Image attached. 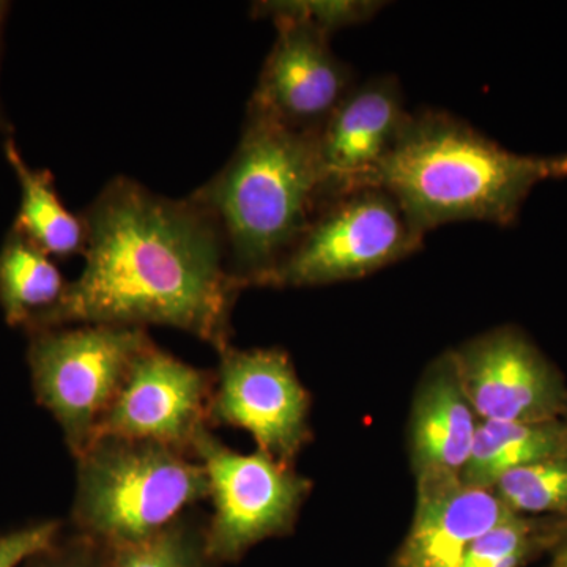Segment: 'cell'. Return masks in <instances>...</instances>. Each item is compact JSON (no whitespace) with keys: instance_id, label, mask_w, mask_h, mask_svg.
Segmentation results:
<instances>
[{"instance_id":"1","label":"cell","mask_w":567,"mask_h":567,"mask_svg":"<svg viewBox=\"0 0 567 567\" xmlns=\"http://www.w3.org/2000/svg\"><path fill=\"white\" fill-rule=\"evenodd\" d=\"M85 265L29 334L71 324L169 327L230 344L241 282L218 223L196 197L171 199L117 177L81 215Z\"/></svg>"},{"instance_id":"2","label":"cell","mask_w":567,"mask_h":567,"mask_svg":"<svg viewBox=\"0 0 567 567\" xmlns=\"http://www.w3.org/2000/svg\"><path fill=\"white\" fill-rule=\"evenodd\" d=\"M567 177L565 155H520L445 111L424 110L402 126L369 178L401 205L417 234L450 223L509 227L536 185Z\"/></svg>"},{"instance_id":"3","label":"cell","mask_w":567,"mask_h":567,"mask_svg":"<svg viewBox=\"0 0 567 567\" xmlns=\"http://www.w3.org/2000/svg\"><path fill=\"white\" fill-rule=\"evenodd\" d=\"M193 196L218 223L241 286H271L323 207L316 134L248 112L234 155Z\"/></svg>"},{"instance_id":"4","label":"cell","mask_w":567,"mask_h":567,"mask_svg":"<svg viewBox=\"0 0 567 567\" xmlns=\"http://www.w3.org/2000/svg\"><path fill=\"white\" fill-rule=\"evenodd\" d=\"M74 461L71 524L107 550L155 536L208 499L199 461L163 443L96 436Z\"/></svg>"},{"instance_id":"5","label":"cell","mask_w":567,"mask_h":567,"mask_svg":"<svg viewBox=\"0 0 567 567\" xmlns=\"http://www.w3.org/2000/svg\"><path fill=\"white\" fill-rule=\"evenodd\" d=\"M145 328L71 324L31 333L28 363L37 401L78 457L122 390L137 354L152 344Z\"/></svg>"},{"instance_id":"6","label":"cell","mask_w":567,"mask_h":567,"mask_svg":"<svg viewBox=\"0 0 567 567\" xmlns=\"http://www.w3.org/2000/svg\"><path fill=\"white\" fill-rule=\"evenodd\" d=\"M423 240L390 193L364 186L320 208L279 265L271 286H324L363 278L416 252Z\"/></svg>"},{"instance_id":"7","label":"cell","mask_w":567,"mask_h":567,"mask_svg":"<svg viewBox=\"0 0 567 567\" xmlns=\"http://www.w3.org/2000/svg\"><path fill=\"white\" fill-rule=\"evenodd\" d=\"M193 456L208 480L207 546L218 565L238 561L260 540L292 528L311 483L290 464L264 451L237 453L210 427L197 435Z\"/></svg>"},{"instance_id":"8","label":"cell","mask_w":567,"mask_h":567,"mask_svg":"<svg viewBox=\"0 0 567 567\" xmlns=\"http://www.w3.org/2000/svg\"><path fill=\"white\" fill-rule=\"evenodd\" d=\"M215 388L208 410L210 425L244 429L259 451L276 461H290L306 445L309 395L289 354L279 349L219 350Z\"/></svg>"},{"instance_id":"9","label":"cell","mask_w":567,"mask_h":567,"mask_svg":"<svg viewBox=\"0 0 567 567\" xmlns=\"http://www.w3.org/2000/svg\"><path fill=\"white\" fill-rule=\"evenodd\" d=\"M213 388L215 371L185 363L152 342L137 354L93 440L106 435L151 440L193 456L197 435L212 429Z\"/></svg>"},{"instance_id":"10","label":"cell","mask_w":567,"mask_h":567,"mask_svg":"<svg viewBox=\"0 0 567 567\" xmlns=\"http://www.w3.org/2000/svg\"><path fill=\"white\" fill-rule=\"evenodd\" d=\"M462 390L483 421L547 423L561 420L567 391L561 375L516 328H498L454 353Z\"/></svg>"},{"instance_id":"11","label":"cell","mask_w":567,"mask_h":567,"mask_svg":"<svg viewBox=\"0 0 567 567\" xmlns=\"http://www.w3.org/2000/svg\"><path fill=\"white\" fill-rule=\"evenodd\" d=\"M276 40L249 100L248 112L300 133L317 134L354 87L330 37L295 21H274Z\"/></svg>"},{"instance_id":"12","label":"cell","mask_w":567,"mask_h":567,"mask_svg":"<svg viewBox=\"0 0 567 567\" xmlns=\"http://www.w3.org/2000/svg\"><path fill=\"white\" fill-rule=\"evenodd\" d=\"M401 85L380 76L354 85L316 134L323 205L368 186L409 117Z\"/></svg>"},{"instance_id":"13","label":"cell","mask_w":567,"mask_h":567,"mask_svg":"<svg viewBox=\"0 0 567 567\" xmlns=\"http://www.w3.org/2000/svg\"><path fill=\"white\" fill-rule=\"evenodd\" d=\"M417 491L401 567L456 566L476 539L516 516L494 492L466 486L458 476L424 477Z\"/></svg>"},{"instance_id":"14","label":"cell","mask_w":567,"mask_h":567,"mask_svg":"<svg viewBox=\"0 0 567 567\" xmlns=\"http://www.w3.org/2000/svg\"><path fill=\"white\" fill-rule=\"evenodd\" d=\"M473 413L450 354L435 365L417 395L412 423L417 480L461 476L477 427Z\"/></svg>"},{"instance_id":"15","label":"cell","mask_w":567,"mask_h":567,"mask_svg":"<svg viewBox=\"0 0 567 567\" xmlns=\"http://www.w3.org/2000/svg\"><path fill=\"white\" fill-rule=\"evenodd\" d=\"M567 456L565 421L547 423H477L472 453L461 472L466 486L492 491L513 470Z\"/></svg>"},{"instance_id":"16","label":"cell","mask_w":567,"mask_h":567,"mask_svg":"<svg viewBox=\"0 0 567 567\" xmlns=\"http://www.w3.org/2000/svg\"><path fill=\"white\" fill-rule=\"evenodd\" d=\"M3 152L21 188L20 210L13 229L48 256L84 254V221L63 205L50 171L29 166L11 137L3 142Z\"/></svg>"},{"instance_id":"17","label":"cell","mask_w":567,"mask_h":567,"mask_svg":"<svg viewBox=\"0 0 567 567\" xmlns=\"http://www.w3.org/2000/svg\"><path fill=\"white\" fill-rule=\"evenodd\" d=\"M66 286L52 257L11 227L0 249V308L6 322L31 330L59 305Z\"/></svg>"},{"instance_id":"18","label":"cell","mask_w":567,"mask_h":567,"mask_svg":"<svg viewBox=\"0 0 567 567\" xmlns=\"http://www.w3.org/2000/svg\"><path fill=\"white\" fill-rule=\"evenodd\" d=\"M200 513L194 507L155 536L134 546L110 550L111 567L218 566L208 554V516Z\"/></svg>"},{"instance_id":"19","label":"cell","mask_w":567,"mask_h":567,"mask_svg":"<svg viewBox=\"0 0 567 567\" xmlns=\"http://www.w3.org/2000/svg\"><path fill=\"white\" fill-rule=\"evenodd\" d=\"M492 492L516 516L554 513L567 517V456L513 470L499 477Z\"/></svg>"},{"instance_id":"20","label":"cell","mask_w":567,"mask_h":567,"mask_svg":"<svg viewBox=\"0 0 567 567\" xmlns=\"http://www.w3.org/2000/svg\"><path fill=\"white\" fill-rule=\"evenodd\" d=\"M377 0H267L252 6L254 18L295 21L330 37L368 22L383 9Z\"/></svg>"},{"instance_id":"21","label":"cell","mask_w":567,"mask_h":567,"mask_svg":"<svg viewBox=\"0 0 567 567\" xmlns=\"http://www.w3.org/2000/svg\"><path fill=\"white\" fill-rule=\"evenodd\" d=\"M533 524L514 516L476 539L453 567H518L533 550Z\"/></svg>"},{"instance_id":"22","label":"cell","mask_w":567,"mask_h":567,"mask_svg":"<svg viewBox=\"0 0 567 567\" xmlns=\"http://www.w3.org/2000/svg\"><path fill=\"white\" fill-rule=\"evenodd\" d=\"M25 567H111V554L95 540L73 533L59 536L47 550L29 558Z\"/></svg>"},{"instance_id":"23","label":"cell","mask_w":567,"mask_h":567,"mask_svg":"<svg viewBox=\"0 0 567 567\" xmlns=\"http://www.w3.org/2000/svg\"><path fill=\"white\" fill-rule=\"evenodd\" d=\"M62 529L61 522L47 520L0 535V567H18L47 550L62 535Z\"/></svg>"},{"instance_id":"24","label":"cell","mask_w":567,"mask_h":567,"mask_svg":"<svg viewBox=\"0 0 567 567\" xmlns=\"http://www.w3.org/2000/svg\"><path fill=\"white\" fill-rule=\"evenodd\" d=\"M7 13H9V3L0 2V47H2V32ZM7 130H9V126H7L6 118L2 117V112H0V133L7 132Z\"/></svg>"},{"instance_id":"25","label":"cell","mask_w":567,"mask_h":567,"mask_svg":"<svg viewBox=\"0 0 567 567\" xmlns=\"http://www.w3.org/2000/svg\"><path fill=\"white\" fill-rule=\"evenodd\" d=\"M559 566L567 567V548L563 550L561 557H559Z\"/></svg>"},{"instance_id":"26","label":"cell","mask_w":567,"mask_h":567,"mask_svg":"<svg viewBox=\"0 0 567 567\" xmlns=\"http://www.w3.org/2000/svg\"><path fill=\"white\" fill-rule=\"evenodd\" d=\"M561 537H563V539H565V543H566L565 548H567V517H566L565 524H563Z\"/></svg>"},{"instance_id":"27","label":"cell","mask_w":567,"mask_h":567,"mask_svg":"<svg viewBox=\"0 0 567 567\" xmlns=\"http://www.w3.org/2000/svg\"><path fill=\"white\" fill-rule=\"evenodd\" d=\"M563 421H565V424H566V427H567V410H566L565 416H563Z\"/></svg>"}]
</instances>
